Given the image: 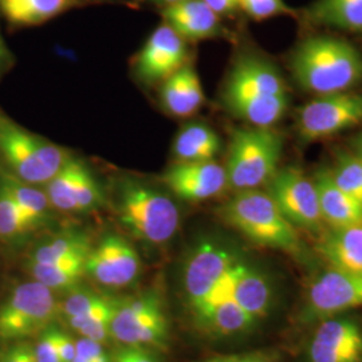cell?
I'll return each instance as SVG.
<instances>
[{
  "label": "cell",
  "instance_id": "cell-10",
  "mask_svg": "<svg viewBox=\"0 0 362 362\" xmlns=\"http://www.w3.org/2000/svg\"><path fill=\"white\" fill-rule=\"evenodd\" d=\"M141 272V259L127 239L116 233L104 236L85 262V275L106 288H124L133 285Z\"/></svg>",
  "mask_w": 362,
  "mask_h": 362
},
{
  "label": "cell",
  "instance_id": "cell-27",
  "mask_svg": "<svg viewBox=\"0 0 362 362\" xmlns=\"http://www.w3.org/2000/svg\"><path fill=\"white\" fill-rule=\"evenodd\" d=\"M206 329L219 336H236L251 330L258 322L233 299H228L209 310L196 315Z\"/></svg>",
  "mask_w": 362,
  "mask_h": 362
},
{
  "label": "cell",
  "instance_id": "cell-43",
  "mask_svg": "<svg viewBox=\"0 0 362 362\" xmlns=\"http://www.w3.org/2000/svg\"><path fill=\"white\" fill-rule=\"evenodd\" d=\"M145 1H151V3H153V4H158V6H163V7H168V6L180 3V1H184V0H145Z\"/></svg>",
  "mask_w": 362,
  "mask_h": 362
},
{
  "label": "cell",
  "instance_id": "cell-40",
  "mask_svg": "<svg viewBox=\"0 0 362 362\" xmlns=\"http://www.w3.org/2000/svg\"><path fill=\"white\" fill-rule=\"evenodd\" d=\"M115 362H156V360L144 348L125 346L117 353Z\"/></svg>",
  "mask_w": 362,
  "mask_h": 362
},
{
  "label": "cell",
  "instance_id": "cell-34",
  "mask_svg": "<svg viewBox=\"0 0 362 362\" xmlns=\"http://www.w3.org/2000/svg\"><path fill=\"white\" fill-rule=\"evenodd\" d=\"M104 294L97 293L88 287H77L71 288L67 291V296L61 300L59 308H61V317L64 320L77 317L79 314H83L88 310H90L93 306H95L100 300L104 299Z\"/></svg>",
  "mask_w": 362,
  "mask_h": 362
},
{
  "label": "cell",
  "instance_id": "cell-8",
  "mask_svg": "<svg viewBox=\"0 0 362 362\" xmlns=\"http://www.w3.org/2000/svg\"><path fill=\"white\" fill-rule=\"evenodd\" d=\"M362 124V93L339 91L320 95L298 113L299 137L317 141Z\"/></svg>",
  "mask_w": 362,
  "mask_h": 362
},
{
  "label": "cell",
  "instance_id": "cell-15",
  "mask_svg": "<svg viewBox=\"0 0 362 362\" xmlns=\"http://www.w3.org/2000/svg\"><path fill=\"white\" fill-rule=\"evenodd\" d=\"M185 39L163 23L148 38L137 58V74L146 83L164 81L187 62Z\"/></svg>",
  "mask_w": 362,
  "mask_h": 362
},
{
  "label": "cell",
  "instance_id": "cell-39",
  "mask_svg": "<svg viewBox=\"0 0 362 362\" xmlns=\"http://www.w3.org/2000/svg\"><path fill=\"white\" fill-rule=\"evenodd\" d=\"M206 362H278V356L267 350H254L239 354L218 356L209 358Z\"/></svg>",
  "mask_w": 362,
  "mask_h": 362
},
{
  "label": "cell",
  "instance_id": "cell-11",
  "mask_svg": "<svg viewBox=\"0 0 362 362\" xmlns=\"http://www.w3.org/2000/svg\"><path fill=\"white\" fill-rule=\"evenodd\" d=\"M357 308H362V274L332 267L320 274L309 287L305 317L326 320Z\"/></svg>",
  "mask_w": 362,
  "mask_h": 362
},
{
  "label": "cell",
  "instance_id": "cell-38",
  "mask_svg": "<svg viewBox=\"0 0 362 362\" xmlns=\"http://www.w3.org/2000/svg\"><path fill=\"white\" fill-rule=\"evenodd\" d=\"M76 346H77V353L90 362H112L109 354L105 350L104 345L94 339L79 337L76 339Z\"/></svg>",
  "mask_w": 362,
  "mask_h": 362
},
{
  "label": "cell",
  "instance_id": "cell-28",
  "mask_svg": "<svg viewBox=\"0 0 362 362\" xmlns=\"http://www.w3.org/2000/svg\"><path fill=\"white\" fill-rule=\"evenodd\" d=\"M117 303L118 298L105 296L90 310L67 318L66 322L81 337L90 338L104 345L112 337V322L116 315Z\"/></svg>",
  "mask_w": 362,
  "mask_h": 362
},
{
  "label": "cell",
  "instance_id": "cell-14",
  "mask_svg": "<svg viewBox=\"0 0 362 362\" xmlns=\"http://www.w3.org/2000/svg\"><path fill=\"white\" fill-rule=\"evenodd\" d=\"M163 181L185 202H204L228 188L226 168L215 160L177 161L163 175Z\"/></svg>",
  "mask_w": 362,
  "mask_h": 362
},
{
  "label": "cell",
  "instance_id": "cell-18",
  "mask_svg": "<svg viewBox=\"0 0 362 362\" xmlns=\"http://www.w3.org/2000/svg\"><path fill=\"white\" fill-rule=\"evenodd\" d=\"M313 182L318 194V203L324 223L332 228L362 224V203L337 185L330 169H320Z\"/></svg>",
  "mask_w": 362,
  "mask_h": 362
},
{
  "label": "cell",
  "instance_id": "cell-44",
  "mask_svg": "<svg viewBox=\"0 0 362 362\" xmlns=\"http://www.w3.org/2000/svg\"><path fill=\"white\" fill-rule=\"evenodd\" d=\"M353 146H354V151H356V153L354 155L358 156L362 160V133L354 140V143H353Z\"/></svg>",
  "mask_w": 362,
  "mask_h": 362
},
{
  "label": "cell",
  "instance_id": "cell-13",
  "mask_svg": "<svg viewBox=\"0 0 362 362\" xmlns=\"http://www.w3.org/2000/svg\"><path fill=\"white\" fill-rule=\"evenodd\" d=\"M309 362H362V327L348 317L322 320L308 349Z\"/></svg>",
  "mask_w": 362,
  "mask_h": 362
},
{
  "label": "cell",
  "instance_id": "cell-7",
  "mask_svg": "<svg viewBox=\"0 0 362 362\" xmlns=\"http://www.w3.org/2000/svg\"><path fill=\"white\" fill-rule=\"evenodd\" d=\"M59 303L55 293L37 281L15 286L0 303V344L38 338L61 317Z\"/></svg>",
  "mask_w": 362,
  "mask_h": 362
},
{
  "label": "cell",
  "instance_id": "cell-17",
  "mask_svg": "<svg viewBox=\"0 0 362 362\" xmlns=\"http://www.w3.org/2000/svg\"><path fill=\"white\" fill-rule=\"evenodd\" d=\"M164 23L172 27L185 40L215 38L223 33L220 16L203 0H184L163 7Z\"/></svg>",
  "mask_w": 362,
  "mask_h": 362
},
{
  "label": "cell",
  "instance_id": "cell-12",
  "mask_svg": "<svg viewBox=\"0 0 362 362\" xmlns=\"http://www.w3.org/2000/svg\"><path fill=\"white\" fill-rule=\"evenodd\" d=\"M238 260L233 250L215 240H203L194 247L182 267V287L192 310Z\"/></svg>",
  "mask_w": 362,
  "mask_h": 362
},
{
  "label": "cell",
  "instance_id": "cell-29",
  "mask_svg": "<svg viewBox=\"0 0 362 362\" xmlns=\"http://www.w3.org/2000/svg\"><path fill=\"white\" fill-rule=\"evenodd\" d=\"M27 270L34 281L49 287L52 291H69L81 284L85 276V262H67L55 264H42L27 262Z\"/></svg>",
  "mask_w": 362,
  "mask_h": 362
},
{
  "label": "cell",
  "instance_id": "cell-3",
  "mask_svg": "<svg viewBox=\"0 0 362 362\" xmlns=\"http://www.w3.org/2000/svg\"><path fill=\"white\" fill-rule=\"evenodd\" d=\"M220 215L227 224L255 245L294 257L302 255V242L297 228L286 219L267 192L259 189L236 192L220 208Z\"/></svg>",
  "mask_w": 362,
  "mask_h": 362
},
{
  "label": "cell",
  "instance_id": "cell-37",
  "mask_svg": "<svg viewBox=\"0 0 362 362\" xmlns=\"http://www.w3.org/2000/svg\"><path fill=\"white\" fill-rule=\"evenodd\" d=\"M0 362H38L34 346L23 342L3 345L0 349Z\"/></svg>",
  "mask_w": 362,
  "mask_h": 362
},
{
  "label": "cell",
  "instance_id": "cell-33",
  "mask_svg": "<svg viewBox=\"0 0 362 362\" xmlns=\"http://www.w3.org/2000/svg\"><path fill=\"white\" fill-rule=\"evenodd\" d=\"M74 199L77 214L93 212L105 203L104 192L89 167L79 160L77 177L74 184Z\"/></svg>",
  "mask_w": 362,
  "mask_h": 362
},
{
  "label": "cell",
  "instance_id": "cell-24",
  "mask_svg": "<svg viewBox=\"0 0 362 362\" xmlns=\"http://www.w3.org/2000/svg\"><path fill=\"white\" fill-rule=\"evenodd\" d=\"M219 136L206 124L194 122L184 127L179 132L175 144L173 153L177 161H211L219 153Z\"/></svg>",
  "mask_w": 362,
  "mask_h": 362
},
{
  "label": "cell",
  "instance_id": "cell-26",
  "mask_svg": "<svg viewBox=\"0 0 362 362\" xmlns=\"http://www.w3.org/2000/svg\"><path fill=\"white\" fill-rule=\"evenodd\" d=\"M0 185L13 196L16 204L35 228L47 221L52 207L43 189L16 179L10 172L0 173Z\"/></svg>",
  "mask_w": 362,
  "mask_h": 362
},
{
  "label": "cell",
  "instance_id": "cell-31",
  "mask_svg": "<svg viewBox=\"0 0 362 362\" xmlns=\"http://www.w3.org/2000/svg\"><path fill=\"white\" fill-rule=\"evenodd\" d=\"M37 230L16 204L13 196L0 185V240L13 242Z\"/></svg>",
  "mask_w": 362,
  "mask_h": 362
},
{
  "label": "cell",
  "instance_id": "cell-23",
  "mask_svg": "<svg viewBox=\"0 0 362 362\" xmlns=\"http://www.w3.org/2000/svg\"><path fill=\"white\" fill-rule=\"evenodd\" d=\"M306 18L318 26L362 33V0H317Z\"/></svg>",
  "mask_w": 362,
  "mask_h": 362
},
{
  "label": "cell",
  "instance_id": "cell-30",
  "mask_svg": "<svg viewBox=\"0 0 362 362\" xmlns=\"http://www.w3.org/2000/svg\"><path fill=\"white\" fill-rule=\"evenodd\" d=\"M79 158L70 157L61 170L45 184V192L49 197L52 209H58L67 214H77L74 199V184L77 177Z\"/></svg>",
  "mask_w": 362,
  "mask_h": 362
},
{
  "label": "cell",
  "instance_id": "cell-4",
  "mask_svg": "<svg viewBox=\"0 0 362 362\" xmlns=\"http://www.w3.org/2000/svg\"><path fill=\"white\" fill-rule=\"evenodd\" d=\"M117 215L132 235L155 246L168 243L180 224L170 197L133 179H122L117 187Z\"/></svg>",
  "mask_w": 362,
  "mask_h": 362
},
{
  "label": "cell",
  "instance_id": "cell-45",
  "mask_svg": "<svg viewBox=\"0 0 362 362\" xmlns=\"http://www.w3.org/2000/svg\"><path fill=\"white\" fill-rule=\"evenodd\" d=\"M4 58H6V46L1 40V37H0V66L4 62Z\"/></svg>",
  "mask_w": 362,
  "mask_h": 362
},
{
  "label": "cell",
  "instance_id": "cell-35",
  "mask_svg": "<svg viewBox=\"0 0 362 362\" xmlns=\"http://www.w3.org/2000/svg\"><path fill=\"white\" fill-rule=\"evenodd\" d=\"M240 10L255 21L293 13V10L284 0H240Z\"/></svg>",
  "mask_w": 362,
  "mask_h": 362
},
{
  "label": "cell",
  "instance_id": "cell-1",
  "mask_svg": "<svg viewBox=\"0 0 362 362\" xmlns=\"http://www.w3.org/2000/svg\"><path fill=\"white\" fill-rule=\"evenodd\" d=\"M223 103L233 116L252 127L269 128L284 117L288 106L285 79L266 59L245 54L230 71Z\"/></svg>",
  "mask_w": 362,
  "mask_h": 362
},
{
  "label": "cell",
  "instance_id": "cell-20",
  "mask_svg": "<svg viewBox=\"0 0 362 362\" xmlns=\"http://www.w3.org/2000/svg\"><path fill=\"white\" fill-rule=\"evenodd\" d=\"M161 103L170 115L192 116L204 104V91L194 66L185 64L163 81Z\"/></svg>",
  "mask_w": 362,
  "mask_h": 362
},
{
  "label": "cell",
  "instance_id": "cell-22",
  "mask_svg": "<svg viewBox=\"0 0 362 362\" xmlns=\"http://www.w3.org/2000/svg\"><path fill=\"white\" fill-rule=\"evenodd\" d=\"M93 0H0L1 16L13 26H38Z\"/></svg>",
  "mask_w": 362,
  "mask_h": 362
},
{
  "label": "cell",
  "instance_id": "cell-16",
  "mask_svg": "<svg viewBox=\"0 0 362 362\" xmlns=\"http://www.w3.org/2000/svg\"><path fill=\"white\" fill-rule=\"evenodd\" d=\"M168 336V321L164 311L137 313L118 298L112 322V337L125 346H160Z\"/></svg>",
  "mask_w": 362,
  "mask_h": 362
},
{
  "label": "cell",
  "instance_id": "cell-9",
  "mask_svg": "<svg viewBox=\"0 0 362 362\" xmlns=\"http://www.w3.org/2000/svg\"><path fill=\"white\" fill-rule=\"evenodd\" d=\"M274 203L296 228L320 233L324 226L315 185L299 167L278 169L267 182Z\"/></svg>",
  "mask_w": 362,
  "mask_h": 362
},
{
  "label": "cell",
  "instance_id": "cell-5",
  "mask_svg": "<svg viewBox=\"0 0 362 362\" xmlns=\"http://www.w3.org/2000/svg\"><path fill=\"white\" fill-rule=\"evenodd\" d=\"M282 145V136L272 127L235 130L224 167L228 188L243 192L267 184L278 170Z\"/></svg>",
  "mask_w": 362,
  "mask_h": 362
},
{
  "label": "cell",
  "instance_id": "cell-25",
  "mask_svg": "<svg viewBox=\"0 0 362 362\" xmlns=\"http://www.w3.org/2000/svg\"><path fill=\"white\" fill-rule=\"evenodd\" d=\"M91 247L90 239L85 233H61L49 242L37 247L31 252L28 260L42 264H55L78 260L86 262Z\"/></svg>",
  "mask_w": 362,
  "mask_h": 362
},
{
  "label": "cell",
  "instance_id": "cell-6",
  "mask_svg": "<svg viewBox=\"0 0 362 362\" xmlns=\"http://www.w3.org/2000/svg\"><path fill=\"white\" fill-rule=\"evenodd\" d=\"M0 156L10 173L31 185H45L71 157L65 148L33 134L0 113Z\"/></svg>",
  "mask_w": 362,
  "mask_h": 362
},
{
  "label": "cell",
  "instance_id": "cell-32",
  "mask_svg": "<svg viewBox=\"0 0 362 362\" xmlns=\"http://www.w3.org/2000/svg\"><path fill=\"white\" fill-rule=\"evenodd\" d=\"M330 175L342 191L362 203V160L358 156L341 151Z\"/></svg>",
  "mask_w": 362,
  "mask_h": 362
},
{
  "label": "cell",
  "instance_id": "cell-19",
  "mask_svg": "<svg viewBox=\"0 0 362 362\" xmlns=\"http://www.w3.org/2000/svg\"><path fill=\"white\" fill-rule=\"evenodd\" d=\"M272 299L269 278L239 259L233 274V300L259 321L269 315Z\"/></svg>",
  "mask_w": 362,
  "mask_h": 362
},
{
  "label": "cell",
  "instance_id": "cell-41",
  "mask_svg": "<svg viewBox=\"0 0 362 362\" xmlns=\"http://www.w3.org/2000/svg\"><path fill=\"white\" fill-rule=\"evenodd\" d=\"M57 346H58V351H59L62 361L71 362L74 360L76 353H77L76 339L59 329L57 332Z\"/></svg>",
  "mask_w": 362,
  "mask_h": 362
},
{
  "label": "cell",
  "instance_id": "cell-36",
  "mask_svg": "<svg viewBox=\"0 0 362 362\" xmlns=\"http://www.w3.org/2000/svg\"><path fill=\"white\" fill-rule=\"evenodd\" d=\"M57 332L58 327L52 325L38 337V342L34 346L38 362H64L57 346Z\"/></svg>",
  "mask_w": 362,
  "mask_h": 362
},
{
  "label": "cell",
  "instance_id": "cell-21",
  "mask_svg": "<svg viewBox=\"0 0 362 362\" xmlns=\"http://www.w3.org/2000/svg\"><path fill=\"white\" fill-rule=\"evenodd\" d=\"M320 252L332 267L362 274V224L332 228L322 236Z\"/></svg>",
  "mask_w": 362,
  "mask_h": 362
},
{
  "label": "cell",
  "instance_id": "cell-2",
  "mask_svg": "<svg viewBox=\"0 0 362 362\" xmlns=\"http://www.w3.org/2000/svg\"><path fill=\"white\" fill-rule=\"evenodd\" d=\"M291 71L303 90L318 95L348 91L362 82V55L346 40L310 37L293 54Z\"/></svg>",
  "mask_w": 362,
  "mask_h": 362
},
{
  "label": "cell",
  "instance_id": "cell-42",
  "mask_svg": "<svg viewBox=\"0 0 362 362\" xmlns=\"http://www.w3.org/2000/svg\"><path fill=\"white\" fill-rule=\"evenodd\" d=\"M219 16H228L240 10V0H203Z\"/></svg>",
  "mask_w": 362,
  "mask_h": 362
}]
</instances>
